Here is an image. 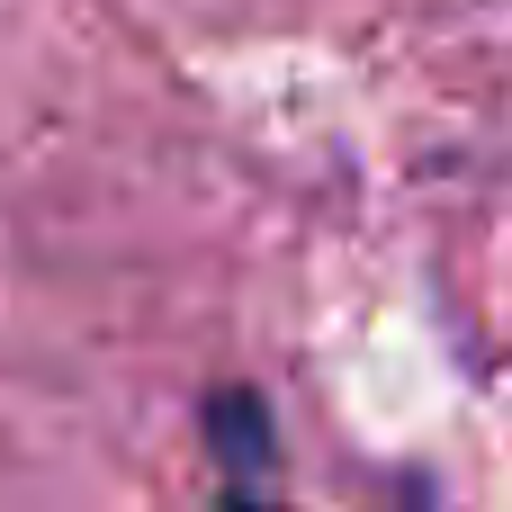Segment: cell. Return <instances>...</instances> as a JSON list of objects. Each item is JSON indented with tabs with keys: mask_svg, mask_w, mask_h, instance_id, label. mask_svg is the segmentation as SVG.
Here are the masks:
<instances>
[{
	"mask_svg": "<svg viewBox=\"0 0 512 512\" xmlns=\"http://www.w3.org/2000/svg\"><path fill=\"white\" fill-rule=\"evenodd\" d=\"M207 441H216V459H225L234 486H261L270 477V414H261V396H243V387L207 396Z\"/></svg>",
	"mask_w": 512,
	"mask_h": 512,
	"instance_id": "6da1fadb",
	"label": "cell"
}]
</instances>
